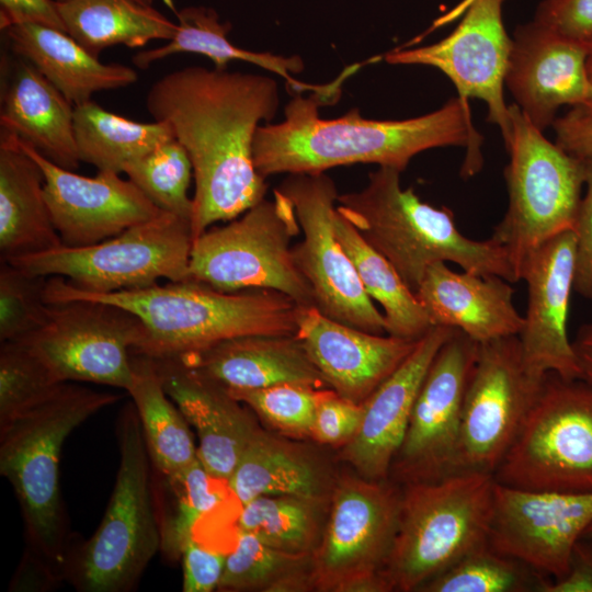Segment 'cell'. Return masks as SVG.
Wrapping results in <instances>:
<instances>
[{"label":"cell","mask_w":592,"mask_h":592,"mask_svg":"<svg viewBox=\"0 0 592 592\" xmlns=\"http://www.w3.org/2000/svg\"><path fill=\"white\" fill-rule=\"evenodd\" d=\"M296 335L328 387L358 405L401 365L419 341L350 327L315 306H299Z\"/></svg>","instance_id":"obj_22"},{"label":"cell","mask_w":592,"mask_h":592,"mask_svg":"<svg viewBox=\"0 0 592 592\" xmlns=\"http://www.w3.org/2000/svg\"><path fill=\"white\" fill-rule=\"evenodd\" d=\"M134 1L145 4V5H152V0H134Z\"/></svg>","instance_id":"obj_54"},{"label":"cell","mask_w":592,"mask_h":592,"mask_svg":"<svg viewBox=\"0 0 592 592\" xmlns=\"http://www.w3.org/2000/svg\"><path fill=\"white\" fill-rule=\"evenodd\" d=\"M278 104L271 77L200 66L169 72L148 90L149 114L170 124L193 167V240L265 198L267 183L255 168L253 143Z\"/></svg>","instance_id":"obj_1"},{"label":"cell","mask_w":592,"mask_h":592,"mask_svg":"<svg viewBox=\"0 0 592 592\" xmlns=\"http://www.w3.org/2000/svg\"><path fill=\"white\" fill-rule=\"evenodd\" d=\"M587 71H588V78L590 82V95H589L588 102L583 106H587L592 110V48H590L588 53Z\"/></svg>","instance_id":"obj_52"},{"label":"cell","mask_w":592,"mask_h":592,"mask_svg":"<svg viewBox=\"0 0 592 592\" xmlns=\"http://www.w3.org/2000/svg\"><path fill=\"white\" fill-rule=\"evenodd\" d=\"M512 138L504 170L508 208L491 239L502 246L516 282L527 258L573 230L584 185V161L550 143L516 104L509 105Z\"/></svg>","instance_id":"obj_8"},{"label":"cell","mask_w":592,"mask_h":592,"mask_svg":"<svg viewBox=\"0 0 592 592\" xmlns=\"http://www.w3.org/2000/svg\"><path fill=\"white\" fill-rule=\"evenodd\" d=\"M121 398L66 382L0 425V474L14 490L32 546L48 561H60L65 547L62 445L73 430Z\"/></svg>","instance_id":"obj_5"},{"label":"cell","mask_w":592,"mask_h":592,"mask_svg":"<svg viewBox=\"0 0 592 592\" xmlns=\"http://www.w3.org/2000/svg\"><path fill=\"white\" fill-rule=\"evenodd\" d=\"M2 130L31 145L55 164L75 171L79 156L73 107L29 60L12 54L1 62Z\"/></svg>","instance_id":"obj_26"},{"label":"cell","mask_w":592,"mask_h":592,"mask_svg":"<svg viewBox=\"0 0 592 592\" xmlns=\"http://www.w3.org/2000/svg\"><path fill=\"white\" fill-rule=\"evenodd\" d=\"M117 437L114 489L77 561L75 581L83 592L129 591L161 548L152 463L134 402L121 411Z\"/></svg>","instance_id":"obj_7"},{"label":"cell","mask_w":592,"mask_h":592,"mask_svg":"<svg viewBox=\"0 0 592 592\" xmlns=\"http://www.w3.org/2000/svg\"><path fill=\"white\" fill-rule=\"evenodd\" d=\"M401 492L386 480L361 476L334 483L330 513L310 556L314 590L392 591L383 571L398 527Z\"/></svg>","instance_id":"obj_12"},{"label":"cell","mask_w":592,"mask_h":592,"mask_svg":"<svg viewBox=\"0 0 592 592\" xmlns=\"http://www.w3.org/2000/svg\"><path fill=\"white\" fill-rule=\"evenodd\" d=\"M493 475L519 489L592 492V384L549 373Z\"/></svg>","instance_id":"obj_10"},{"label":"cell","mask_w":592,"mask_h":592,"mask_svg":"<svg viewBox=\"0 0 592 592\" xmlns=\"http://www.w3.org/2000/svg\"><path fill=\"white\" fill-rule=\"evenodd\" d=\"M228 391L283 435L303 439L311 436L317 407L325 389L300 384H280Z\"/></svg>","instance_id":"obj_41"},{"label":"cell","mask_w":592,"mask_h":592,"mask_svg":"<svg viewBox=\"0 0 592 592\" xmlns=\"http://www.w3.org/2000/svg\"><path fill=\"white\" fill-rule=\"evenodd\" d=\"M192 244L191 223L162 210L99 243L62 244L1 262L35 275L61 276L86 293L107 294L150 287L160 278L189 281Z\"/></svg>","instance_id":"obj_11"},{"label":"cell","mask_w":592,"mask_h":592,"mask_svg":"<svg viewBox=\"0 0 592 592\" xmlns=\"http://www.w3.org/2000/svg\"><path fill=\"white\" fill-rule=\"evenodd\" d=\"M328 474L304 448L258 430L244 448L227 487L244 504L261 496L325 499Z\"/></svg>","instance_id":"obj_31"},{"label":"cell","mask_w":592,"mask_h":592,"mask_svg":"<svg viewBox=\"0 0 592 592\" xmlns=\"http://www.w3.org/2000/svg\"><path fill=\"white\" fill-rule=\"evenodd\" d=\"M134 378L127 390L135 405L153 467L175 475L197 459L189 422L164 391L151 357L132 353Z\"/></svg>","instance_id":"obj_33"},{"label":"cell","mask_w":592,"mask_h":592,"mask_svg":"<svg viewBox=\"0 0 592 592\" xmlns=\"http://www.w3.org/2000/svg\"><path fill=\"white\" fill-rule=\"evenodd\" d=\"M592 524V492L535 491L497 482L489 544L539 574L562 578Z\"/></svg>","instance_id":"obj_18"},{"label":"cell","mask_w":592,"mask_h":592,"mask_svg":"<svg viewBox=\"0 0 592 592\" xmlns=\"http://www.w3.org/2000/svg\"><path fill=\"white\" fill-rule=\"evenodd\" d=\"M169 5L178 20L173 37L164 45L140 50L133 57V64L139 69H147L151 64L179 53H194L209 58L216 69L225 70L231 60L257 65L266 71L280 76L293 94L311 91L325 96L329 102L337 100L343 80L338 77L330 83L310 84L303 82L295 75L305 69L299 56H282L267 52H253L234 45L228 39L231 30L229 22H223L218 13L208 7L192 5L177 10Z\"/></svg>","instance_id":"obj_29"},{"label":"cell","mask_w":592,"mask_h":592,"mask_svg":"<svg viewBox=\"0 0 592 592\" xmlns=\"http://www.w3.org/2000/svg\"><path fill=\"white\" fill-rule=\"evenodd\" d=\"M49 305L45 323L18 343L58 383L87 382L127 391L134 378L132 353L146 338L143 321L104 301Z\"/></svg>","instance_id":"obj_13"},{"label":"cell","mask_w":592,"mask_h":592,"mask_svg":"<svg viewBox=\"0 0 592 592\" xmlns=\"http://www.w3.org/2000/svg\"><path fill=\"white\" fill-rule=\"evenodd\" d=\"M323 500L292 494L254 498L241 504L237 531L285 553L311 555L321 537Z\"/></svg>","instance_id":"obj_36"},{"label":"cell","mask_w":592,"mask_h":592,"mask_svg":"<svg viewBox=\"0 0 592 592\" xmlns=\"http://www.w3.org/2000/svg\"><path fill=\"white\" fill-rule=\"evenodd\" d=\"M66 33L95 57L107 47L138 48L170 41L177 23L134 0H56Z\"/></svg>","instance_id":"obj_32"},{"label":"cell","mask_w":592,"mask_h":592,"mask_svg":"<svg viewBox=\"0 0 592 592\" xmlns=\"http://www.w3.org/2000/svg\"><path fill=\"white\" fill-rule=\"evenodd\" d=\"M333 223L337 237L351 258L365 292L384 309L386 333L409 340L422 338L433 326L415 293L338 209Z\"/></svg>","instance_id":"obj_35"},{"label":"cell","mask_w":592,"mask_h":592,"mask_svg":"<svg viewBox=\"0 0 592 592\" xmlns=\"http://www.w3.org/2000/svg\"><path fill=\"white\" fill-rule=\"evenodd\" d=\"M534 20L567 39L592 48V0H543Z\"/></svg>","instance_id":"obj_45"},{"label":"cell","mask_w":592,"mask_h":592,"mask_svg":"<svg viewBox=\"0 0 592 592\" xmlns=\"http://www.w3.org/2000/svg\"><path fill=\"white\" fill-rule=\"evenodd\" d=\"M479 343L455 329L434 356L390 473L403 485L453 474L462 411Z\"/></svg>","instance_id":"obj_16"},{"label":"cell","mask_w":592,"mask_h":592,"mask_svg":"<svg viewBox=\"0 0 592 592\" xmlns=\"http://www.w3.org/2000/svg\"><path fill=\"white\" fill-rule=\"evenodd\" d=\"M45 299L47 304L98 300L129 310L146 328V338L133 354L152 358L200 352L241 335L296 334L299 308L277 291L221 292L192 280L91 294L75 288L61 276H49Z\"/></svg>","instance_id":"obj_3"},{"label":"cell","mask_w":592,"mask_h":592,"mask_svg":"<svg viewBox=\"0 0 592 592\" xmlns=\"http://www.w3.org/2000/svg\"><path fill=\"white\" fill-rule=\"evenodd\" d=\"M584 161L587 193L581 198L576 225L573 291L592 300V160Z\"/></svg>","instance_id":"obj_46"},{"label":"cell","mask_w":592,"mask_h":592,"mask_svg":"<svg viewBox=\"0 0 592 592\" xmlns=\"http://www.w3.org/2000/svg\"><path fill=\"white\" fill-rule=\"evenodd\" d=\"M161 475V474H160ZM162 486V510L159 513L161 527L160 550L174 561L181 557L185 544L194 537L201 517L214 511L223 501L215 480L200 459L190 467L164 476Z\"/></svg>","instance_id":"obj_38"},{"label":"cell","mask_w":592,"mask_h":592,"mask_svg":"<svg viewBox=\"0 0 592 592\" xmlns=\"http://www.w3.org/2000/svg\"><path fill=\"white\" fill-rule=\"evenodd\" d=\"M454 330L433 326L401 365L363 402L362 424L341 454L361 477L387 479L426 372Z\"/></svg>","instance_id":"obj_23"},{"label":"cell","mask_w":592,"mask_h":592,"mask_svg":"<svg viewBox=\"0 0 592 592\" xmlns=\"http://www.w3.org/2000/svg\"><path fill=\"white\" fill-rule=\"evenodd\" d=\"M323 101L329 103L317 93L293 94L281 122L258 128L253 159L262 177L320 173L355 163L402 172L418 153L448 146L466 148L463 178L482 168V136L473 124L468 99L457 95L431 113L395 121L364 118L357 109L326 119L319 116Z\"/></svg>","instance_id":"obj_2"},{"label":"cell","mask_w":592,"mask_h":592,"mask_svg":"<svg viewBox=\"0 0 592 592\" xmlns=\"http://www.w3.org/2000/svg\"><path fill=\"white\" fill-rule=\"evenodd\" d=\"M363 415V403L346 400L327 388L318 403L310 437L322 444L344 446L356 435Z\"/></svg>","instance_id":"obj_44"},{"label":"cell","mask_w":592,"mask_h":592,"mask_svg":"<svg viewBox=\"0 0 592 592\" xmlns=\"http://www.w3.org/2000/svg\"><path fill=\"white\" fill-rule=\"evenodd\" d=\"M551 127L556 144L582 160H592V110L578 105L557 117Z\"/></svg>","instance_id":"obj_48"},{"label":"cell","mask_w":592,"mask_h":592,"mask_svg":"<svg viewBox=\"0 0 592 592\" xmlns=\"http://www.w3.org/2000/svg\"><path fill=\"white\" fill-rule=\"evenodd\" d=\"M310 556L278 550L248 532H237L217 590L292 592L314 590Z\"/></svg>","instance_id":"obj_37"},{"label":"cell","mask_w":592,"mask_h":592,"mask_svg":"<svg viewBox=\"0 0 592 592\" xmlns=\"http://www.w3.org/2000/svg\"><path fill=\"white\" fill-rule=\"evenodd\" d=\"M276 189L291 200L303 231L293 257L311 288L315 307L341 323L387 334L384 315L337 237L333 219L339 194L333 180L325 172L288 174Z\"/></svg>","instance_id":"obj_14"},{"label":"cell","mask_w":592,"mask_h":592,"mask_svg":"<svg viewBox=\"0 0 592 592\" xmlns=\"http://www.w3.org/2000/svg\"><path fill=\"white\" fill-rule=\"evenodd\" d=\"M73 135L80 162L98 171L122 173L124 167L175 138L167 122H135L92 100L75 105Z\"/></svg>","instance_id":"obj_34"},{"label":"cell","mask_w":592,"mask_h":592,"mask_svg":"<svg viewBox=\"0 0 592 592\" xmlns=\"http://www.w3.org/2000/svg\"><path fill=\"white\" fill-rule=\"evenodd\" d=\"M173 357H180L228 389H257L280 384L329 388L296 334L241 335Z\"/></svg>","instance_id":"obj_27"},{"label":"cell","mask_w":592,"mask_h":592,"mask_svg":"<svg viewBox=\"0 0 592 592\" xmlns=\"http://www.w3.org/2000/svg\"><path fill=\"white\" fill-rule=\"evenodd\" d=\"M547 375L537 376L527 368L519 335L479 343L465 394L453 474H494Z\"/></svg>","instance_id":"obj_15"},{"label":"cell","mask_w":592,"mask_h":592,"mask_svg":"<svg viewBox=\"0 0 592 592\" xmlns=\"http://www.w3.org/2000/svg\"><path fill=\"white\" fill-rule=\"evenodd\" d=\"M152 360L164 391L196 430L200 462L212 477L227 483L259 428L221 384L180 357Z\"/></svg>","instance_id":"obj_24"},{"label":"cell","mask_w":592,"mask_h":592,"mask_svg":"<svg viewBox=\"0 0 592 592\" xmlns=\"http://www.w3.org/2000/svg\"><path fill=\"white\" fill-rule=\"evenodd\" d=\"M542 592H592V538L577 542L567 573L548 581Z\"/></svg>","instance_id":"obj_50"},{"label":"cell","mask_w":592,"mask_h":592,"mask_svg":"<svg viewBox=\"0 0 592 592\" xmlns=\"http://www.w3.org/2000/svg\"><path fill=\"white\" fill-rule=\"evenodd\" d=\"M123 172L158 208L192 221L193 198L187 192L193 167L175 138L126 164Z\"/></svg>","instance_id":"obj_40"},{"label":"cell","mask_w":592,"mask_h":592,"mask_svg":"<svg viewBox=\"0 0 592 592\" xmlns=\"http://www.w3.org/2000/svg\"><path fill=\"white\" fill-rule=\"evenodd\" d=\"M513 294L501 276L456 272L446 262L431 264L415 292L432 326L460 330L478 343L520 334L524 318Z\"/></svg>","instance_id":"obj_25"},{"label":"cell","mask_w":592,"mask_h":592,"mask_svg":"<svg viewBox=\"0 0 592 592\" xmlns=\"http://www.w3.org/2000/svg\"><path fill=\"white\" fill-rule=\"evenodd\" d=\"M574 253V231H565L535 250L521 271L528 301L519 339L523 360L537 376L553 373L565 379L581 378L567 333Z\"/></svg>","instance_id":"obj_20"},{"label":"cell","mask_w":592,"mask_h":592,"mask_svg":"<svg viewBox=\"0 0 592 592\" xmlns=\"http://www.w3.org/2000/svg\"><path fill=\"white\" fill-rule=\"evenodd\" d=\"M3 31L11 53L33 64L73 105L138 79L128 66L101 62L66 32L31 23Z\"/></svg>","instance_id":"obj_30"},{"label":"cell","mask_w":592,"mask_h":592,"mask_svg":"<svg viewBox=\"0 0 592 592\" xmlns=\"http://www.w3.org/2000/svg\"><path fill=\"white\" fill-rule=\"evenodd\" d=\"M60 384L22 344L1 343L0 425L45 399Z\"/></svg>","instance_id":"obj_43"},{"label":"cell","mask_w":592,"mask_h":592,"mask_svg":"<svg viewBox=\"0 0 592 592\" xmlns=\"http://www.w3.org/2000/svg\"><path fill=\"white\" fill-rule=\"evenodd\" d=\"M571 343L581 378L592 384V322L582 325Z\"/></svg>","instance_id":"obj_51"},{"label":"cell","mask_w":592,"mask_h":592,"mask_svg":"<svg viewBox=\"0 0 592 592\" xmlns=\"http://www.w3.org/2000/svg\"><path fill=\"white\" fill-rule=\"evenodd\" d=\"M496 485L493 474L480 471L405 485L394 545L383 571L392 591H419L489 542Z\"/></svg>","instance_id":"obj_6"},{"label":"cell","mask_w":592,"mask_h":592,"mask_svg":"<svg viewBox=\"0 0 592 592\" xmlns=\"http://www.w3.org/2000/svg\"><path fill=\"white\" fill-rule=\"evenodd\" d=\"M39 24L66 32L56 0H0V29Z\"/></svg>","instance_id":"obj_49"},{"label":"cell","mask_w":592,"mask_h":592,"mask_svg":"<svg viewBox=\"0 0 592 592\" xmlns=\"http://www.w3.org/2000/svg\"><path fill=\"white\" fill-rule=\"evenodd\" d=\"M300 226L291 200L280 190L225 226L193 240L190 280L221 292L277 291L298 306H315L311 288L294 257Z\"/></svg>","instance_id":"obj_9"},{"label":"cell","mask_w":592,"mask_h":592,"mask_svg":"<svg viewBox=\"0 0 592 592\" xmlns=\"http://www.w3.org/2000/svg\"><path fill=\"white\" fill-rule=\"evenodd\" d=\"M511 39L504 86L536 128L551 126L560 106L588 102L587 47L535 20L519 25Z\"/></svg>","instance_id":"obj_21"},{"label":"cell","mask_w":592,"mask_h":592,"mask_svg":"<svg viewBox=\"0 0 592 592\" xmlns=\"http://www.w3.org/2000/svg\"><path fill=\"white\" fill-rule=\"evenodd\" d=\"M400 173L378 167L365 187L339 194L337 209L392 264L412 292L436 262H453L464 271L516 282L502 246L491 238L480 241L463 235L451 209L435 207L411 187L403 189Z\"/></svg>","instance_id":"obj_4"},{"label":"cell","mask_w":592,"mask_h":592,"mask_svg":"<svg viewBox=\"0 0 592 592\" xmlns=\"http://www.w3.org/2000/svg\"><path fill=\"white\" fill-rule=\"evenodd\" d=\"M47 277L27 273L9 262L0 267V341L18 342L41 328L49 314Z\"/></svg>","instance_id":"obj_42"},{"label":"cell","mask_w":592,"mask_h":592,"mask_svg":"<svg viewBox=\"0 0 592 592\" xmlns=\"http://www.w3.org/2000/svg\"><path fill=\"white\" fill-rule=\"evenodd\" d=\"M505 1L468 0L463 20L448 36L426 46L392 49L384 60L436 68L453 82L459 96L483 101L487 119L499 126L508 148L512 123L503 88L512 39L502 19Z\"/></svg>","instance_id":"obj_17"},{"label":"cell","mask_w":592,"mask_h":592,"mask_svg":"<svg viewBox=\"0 0 592 592\" xmlns=\"http://www.w3.org/2000/svg\"><path fill=\"white\" fill-rule=\"evenodd\" d=\"M550 579L499 553L489 542L421 587L423 592H542Z\"/></svg>","instance_id":"obj_39"},{"label":"cell","mask_w":592,"mask_h":592,"mask_svg":"<svg viewBox=\"0 0 592 592\" xmlns=\"http://www.w3.org/2000/svg\"><path fill=\"white\" fill-rule=\"evenodd\" d=\"M582 537L592 538V524L588 527V530L585 531Z\"/></svg>","instance_id":"obj_53"},{"label":"cell","mask_w":592,"mask_h":592,"mask_svg":"<svg viewBox=\"0 0 592 592\" xmlns=\"http://www.w3.org/2000/svg\"><path fill=\"white\" fill-rule=\"evenodd\" d=\"M227 554L201 545L194 537L182 549V591L210 592L218 589Z\"/></svg>","instance_id":"obj_47"},{"label":"cell","mask_w":592,"mask_h":592,"mask_svg":"<svg viewBox=\"0 0 592 592\" xmlns=\"http://www.w3.org/2000/svg\"><path fill=\"white\" fill-rule=\"evenodd\" d=\"M62 246L44 195V174L15 135L0 133L1 261Z\"/></svg>","instance_id":"obj_28"},{"label":"cell","mask_w":592,"mask_h":592,"mask_svg":"<svg viewBox=\"0 0 592 592\" xmlns=\"http://www.w3.org/2000/svg\"><path fill=\"white\" fill-rule=\"evenodd\" d=\"M19 143L44 174L45 200L64 246L99 243L162 212L119 173L80 175L55 164L31 145Z\"/></svg>","instance_id":"obj_19"}]
</instances>
